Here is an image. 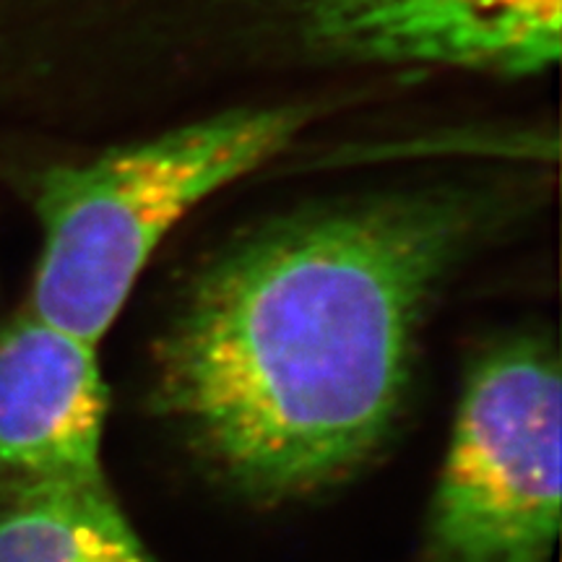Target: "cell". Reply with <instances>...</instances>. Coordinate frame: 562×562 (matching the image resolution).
<instances>
[{
    "mask_svg": "<svg viewBox=\"0 0 562 562\" xmlns=\"http://www.w3.org/2000/svg\"><path fill=\"white\" fill-rule=\"evenodd\" d=\"M495 214L480 191L417 188L250 232L161 336L154 412L250 501L349 480L396 430L427 313Z\"/></svg>",
    "mask_w": 562,
    "mask_h": 562,
    "instance_id": "6da1fadb",
    "label": "cell"
},
{
    "mask_svg": "<svg viewBox=\"0 0 562 562\" xmlns=\"http://www.w3.org/2000/svg\"><path fill=\"white\" fill-rule=\"evenodd\" d=\"M313 115L300 104L232 110L42 175L30 313L100 347L175 224L284 151Z\"/></svg>",
    "mask_w": 562,
    "mask_h": 562,
    "instance_id": "7a4b0ae2",
    "label": "cell"
},
{
    "mask_svg": "<svg viewBox=\"0 0 562 562\" xmlns=\"http://www.w3.org/2000/svg\"><path fill=\"white\" fill-rule=\"evenodd\" d=\"M560 355L513 334L467 372L419 562H552L560 537Z\"/></svg>",
    "mask_w": 562,
    "mask_h": 562,
    "instance_id": "3957f363",
    "label": "cell"
},
{
    "mask_svg": "<svg viewBox=\"0 0 562 562\" xmlns=\"http://www.w3.org/2000/svg\"><path fill=\"white\" fill-rule=\"evenodd\" d=\"M302 34L331 60L526 76L560 58V0H305Z\"/></svg>",
    "mask_w": 562,
    "mask_h": 562,
    "instance_id": "277c9868",
    "label": "cell"
},
{
    "mask_svg": "<svg viewBox=\"0 0 562 562\" xmlns=\"http://www.w3.org/2000/svg\"><path fill=\"white\" fill-rule=\"evenodd\" d=\"M94 344L26 311L0 334V476L9 484L110 487Z\"/></svg>",
    "mask_w": 562,
    "mask_h": 562,
    "instance_id": "5b68a950",
    "label": "cell"
},
{
    "mask_svg": "<svg viewBox=\"0 0 562 562\" xmlns=\"http://www.w3.org/2000/svg\"><path fill=\"white\" fill-rule=\"evenodd\" d=\"M0 562H157L110 487L11 484Z\"/></svg>",
    "mask_w": 562,
    "mask_h": 562,
    "instance_id": "8992f818",
    "label": "cell"
}]
</instances>
